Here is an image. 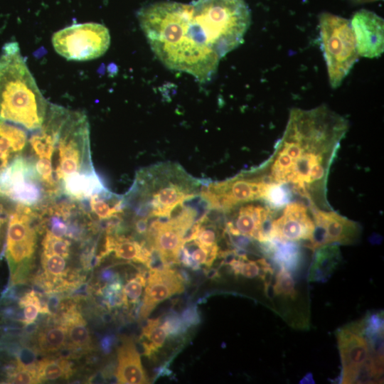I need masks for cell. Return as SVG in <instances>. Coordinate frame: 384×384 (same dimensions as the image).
<instances>
[{"mask_svg": "<svg viewBox=\"0 0 384 384\" xmlns=\"http://www.w3.org/2000/svg\"><path fill=\"white\" fill-rule=\"evenodd\" d=\"M272 183L257 168L233 178L210 184L202 192V197L211 208L229 211L242 203L260 199L265 201Z\"/></svg>", "mask_w": 384, "mask_h": 384, "instance_id": "30bf717a", "label": "cell"}, {"mask_svg": "<svg viewBox=\"0 0 384 384\" xmlns=\"http://www.w3.org/2000/svg\"><path fill=\"white\" fill-rule=\"evenodd\" d=\"M41 233L43 234L41 241V253L55 254L65 259L70 257L72 247L70 240L73 239L67 236H57L41 225Z\"/></svg>", "mask_w": 384, "mask_h": 384, "instance_id": "4316f807", "label": "cell"}, {"mask_svg": "<svg viewBox=\"0 0 384 384\" xmlns=\"http://www.w3.org/2000/svg\"><path fill=\"white\" fill-rule=\"evenodd\" d=\"M146 282V279L141 273L129 279L122 289L123 303L126 305L136 303L142 294Z\"/></svg>", "mask_w": 384, "mask_h": 384, "instance_id": "f1b7e54d", "label": "cell"}, {"mask_svg": "<svg viewBox=\"0 0 384 384\" xmlns=\"http://www.w3.org/2000/svg\"><path fill=\"white\" fill-rule=\"evenodd\" d=\"M81 202L95 223L107 221L124 212V197L114 194L107 188Z\"/></svg>", "mask_w": 384, "mask_h": 384, "instance_id": "44dd1931", "label": "cell"}, {"mask_svg": "<svg viewBox=\"0 0 384 384\" xmlns=\"http://www.w3.org/2000/svg\"><path fill=\"white\" fill-rule=\"evenodd\" d=\"M185 232L171 220H157L149 229V240L152 247L157 251L165 265L177 262L180 251L184 245L183 238Z\"/></svg>", "mask_w": 384, "mask_h": 384, "instance_id": "e0dca14e", "label": "cell"}, {"mask_svg": "<svg viewBox=\"0 0 384 384\" xmlns=\"http://www.w3.org/2000/svg\"><path fill=\"white\" fill-rule=\"evenodd\" d=\"M48 105L18 43H5L0 54V119L32 132L41 127Z\"/></svg>", "mask_w": 384, "mask_h": 384, "instance_id": "277c9868", "label": "cell"}, {"mask_svg": "<svg viewBox=\"0 0 384 384\" xmlns=\"http://www.w3.org/2000/svg\"><path fill=\"white\" fill-rule=\"evenodd\" d=\"M191 4L193 23L220 58L242 43L251 21L245 0H196Z\"/></svg>", "mask_w": 384, "mask_h": 384, "instance_id": "8992f818", "label": "cell"}, {"mask_svg": "<svg viewBox=\"0 0 384 384\" xmlns=\"http://www.w3.org/2000/svg\"><path fill=\"white\" fill-rule=\"evenodd\" d=\"M354 3L361 4V3H367V2H371L378 0H351Z\"/></svg>", "mask_w": 384, "mask_h": 384, "instance_id": "836d02e7", "label": "cell"}, {"mask_svg": "<svg viewBox=\"0 0 384 384\" xmlns=\"http://www.w3.org/2000/svg\"><path fill=\"white\" fill-rule=\"evenodd\" d=\"M319 28L330 84L336 88L358 60L355 36L348 19L328 12L319 15Z\"/></svg>", "mask_w": 384, "mask_h": 384, "instance_id": "ba28073f", "label": "cell"}, {"mask_svg": "<svg viewBox=\"0 0 384 384\" xmlns=\"http://www.w3.org/2000/svg\"><path fill=\"white\" fill-rule=\"evenodd\" d=\"M167 335L164 324L159 319L148 320L141 336L144 355L150 357L156 353L164 345Z\"/></svg>", "mask_w": 384, "mask_h": 384, "instance_id": "484cf974", "label": "cell"}, {"mask_svg": "<svg viewBox=\"0 0 384 384\" xmlns=\"http://www.w3.org/2000/svg\"><path fill=\"white\" fill-rule=\"evenodd\" d=\"M314 230L310 208L301 202H292L272 220L269 241L306 243L311 238Z\"/></svg>", "mask_w": 384, "mask_h": 384, "instance_id": "5bb4252c", "label": "cell"}, {"mask_svg": "<svg viewBox=\"0 0 384 384\" xmlns=\"http://www.w3.org/2000/svg\"><path fill=\"white\" fill-rule=\"evenodd\" d=\"M135 231L139 234L146 233L147 218H139L134 222Z\"/></svg>", "mask_w": 384, "mask_h": 384, "instance_id": "1f68e13d", "label": "cell"}, {"mask_svg": "<svg viewBox=\"0 0 384 384\" xmlns=\"http://www.w3.org/2000/svg\"><path fill=\"white\" fill-rule=\"evenodd\" d=\"M348 127L347 120L326 105L293 108L272 156L260 169L267 181L305 198L310 207L328 208L327 178Z\"/></svg>", "mask_w": 384, "mask_h": 384, "instance_id": "6da1fadb", "label": "cell"}, {"mask_svg": "<svg viewBox=\"0 0 384 384\" xmlns=\"http://www.w3.org/2000/svg\"><path fill=\"white\" fill-rule=\"evenodd\" d=\"M341 361L342 383H375L383 375V328L366 324L363 319L336 331Z\"/></svg>", "mask_w": 384, "mask_h": 384, "instance_id": "5b68a950", "label": "cell"}, {"mask_svg": "<svg viewBox=\"0 0 384 384\" xmlns=\"http://www.w3.org/2000/svg\"><path fill=\"white\" fill-rule=\"evenodd\" d=\"M273 290L279 296H283L292 299L295 298V282L289 271L280 267L279 271L276 275Z\"/></svg>", "mask_w": 384, "mask_h": 384, "instance_id": "83f0119b", "label": "cell"}, {"mask_svg": "<svg viewBox=\"0 0 384 384\" xmlns=\"http://www.w3.org/2000/svg\"><path fill=\"white\" fill-rule=\"evenodd\" d=\"M67 338V327L62 322L46 326L37 334V351L44 355L58 353L65 346Z\"/></svg>", "mask_w": 384, "mask_h": 384, "instance_id": "cb8c5ba5", "label": "cell"}, {"mask_svg": "<svg viewBox=\"0 0 384 384\" xmlns=\"http://www.w3.org/2000/svg\"><path fill=\"white\" fill-rule=\"evenodd\" d=\"M314 223L311 238L305 246L313 251L328 245H351L361 233L360 225L335 211L310 207Z\"/></svg>", "mask_w": 384, "mask_h": 384, "instance_id": "7c38bea8", "label": "cell"}, {"mask_svg": "<svg viewBox=\"0 0 384 384\" xmlns=\"http://www.w3.org/2000/svg\"><path fill=\"white\" fill-rule=\"evenodd\" d=\"M236 209L233 218L226 223V230L230 234L252 238L262 243L269 241L272 223L278 210L267 203L251 202L242 203Z\"/></svg>", "mask_w": 384, "mask_h": 384, "instance_id": "4fadbf2b", "label": "cell"}, {"mask_svg": "<svg viewBox=\"0 0 384 384\" xmlns=\"http://www.w3.org/2000/svg\"><path fill=\"white\" fill-rule=\"evenodd\" d=\"M183 280L175 270L165 267L151 269L146 279L144 297L141 306L142 319L146 318L156 306L170 297L181 293Z\"/></svg>", "mask_w": 384, "mask_h": 384, "instance_id": "2e32d148", "label": "cell"}, {"mask_svg": "<svg viewBox=\"0 0 384 384\" xmlns=\"http://www.w3.org/2000/svg\"><path fill=\"white\" fill-rule=\"evenodd\" d=\"M112 252L119 259L142 262L147 267L151 257V252L137 241L124 236L107 235L97 261Z\"/></svg>", "mask_w": 384, "mask_h": 384, "instance_id": "ffe728a7", "label": "cell"}, {"mask_svg": "<svg viewBox=\"0 0 384 384\" xmlns=\"http://www.w3.org/2000/svg\"><path fill=\"white\" fill-rule=\"evenodd\" d=\"M52 44L68 60L86 61L104 55L110 45L109 30L94 22L78 23L53 33Z\"/></svg>", "mask_w": 384, "mask_h": 384, "instance_id": "9c48e42d", "label": "cell"}, {"mask_svg": "<svg viewBox=\"0 0 384 384\" xmlns=\"http://www.w3.org/2000/svg\"><path fill=\"white\" fill-rule=\"evenodd\" d=\"M14 204L15 203L9 198L0 203V257L5 247L4 240H6L9 216Z\"/></svg>", "mask_w": 384, "mask_h": 384, "instance_id": "f546056e", "label": "cell"}, {"mask_svg": "<svg viewBox=\"0 0 384 384\" xmlns=\"http://www.w3.org/2000/svg\"><path fill=\"white\" fill-rule=\"evenodd\" d=\"M203 220V217H202ZM219 233L213 225H203L201 223L198 235L195 240L206 247H212L217 244Z\"/></svg>", "mask_w": 384, "mask_h": 384, "instance_id": "4dcf8cb0", "label": "cell"}, {"mask_svg": "<svg viewBox=\"0 0 384 384\" xmlns=\"http://www.w3.org/2000/svg\"><path fill=\"white\" fill-rule=\"evenodd\" d=\"M43 124L53 139L50 164L60 197L82 188L97 174L91 159L90 124L84 112L50 102Z\"/></svg>", "mask_w": 384, "mask_h": 384, "instance_id": "3957f363", "label": "cell"}, {"mask_svg": "<svg viewBox=\"0 0 384 384\" xmlns=\"http://www.w3.org/2000/svg\"><path fill=\"white\" fill-rule=\"evenodd\" d=\"M41 234L38 206L15 203L7 224L5 256L10 272V287L26 282Z\"/></svg>", "mask_w": 384, "mask_h": 384, "instance_id": "52a82bcc", "label": "cell"}, {"mask_svg": "<svg viewBox=\"0 0 384 384\" xmlns=\"http://www.w3.org/2000/svg\"><path fill=\"white\" fill-rule=\"evenodd\" d=\"M112 338L110 336L105 337L101 342V346L102 349L105 352L107 353L110 351V348L112 346Z\"/></svg>", "mask_w": 384, "mask_h": 384, "instance_id": "d6a6232c", "label": "cell"}, {"mask_svg": "<svg viewBox=\"0 0 384 384\" xmlns=\"http://www.w3.org/2000/svg\"><path fill=\"white\" fill-rule=\"evenodd\" d=\"M358 53L366 58L380 56L384 48V21L373 11L361 9L351 22Z\"/></svg>", "mask_w": 384, "mask_h": 384, "instance_id": "9a60e30c", "label": "cell"}, {"mask_svg": "<svg viewBox=\"0 0 384 384\" xmlns=\"http://www.w3.org/2000/svg\"><path fill=\"white\" fill-rule=\"evenodd\" d=\"M309 273V282H326L341 262L338 245H328L316 250Z\"/></svg>", "mask_w": 384, "mask_h": 384, "instance_id": "603a6c76", "label": "cell"}, {"mask_svg": "<svg viewBox=\"0 0 384 384\" xmlns=\"http://www.w3.org/2000/svg\"><path fill=\"white\" fill-rule=\"evenodd\" d=\"M39 383L67 379L73 373L72 363L65 358H44L36 363Z\"/></svg>", "mask_w": 384, "mask_h": 384, "instance_id": "d4e9b609", "label": "cell"}, {"mask_svg": "<svg viewBox=\"0 0 384 384\" xmlns=\"http://www.w3.org/2000/svg\"><path fill=\"white\" fill-rule=\"evenodd\" d=\"M116 378L119 383H147L139 353L132 338L124 337L117 350Z\"/></svg>", "mask_w": 384, "mask_h": 384, "instance_id": "ac0fdd59", "label": "cell"}, {"mask_svg": "<svg viewBox=\"0 0 384 384\" xmlns=\"http://www.w3.org/2000/svg\"><path fill=\"white\" fill-rule=\"evenodd\" d=\"M0 191L15 203L28 206L48 200L32 161L24 153L0 175Z\"/></svg>", "mask_w": 384, "mask_h": 384, "instance_id": "8fae6325", "label": "cell"}, {"mask_svg": "<svg viewBox=\"0 0 384 384\" xmlns=\"http://www.w3.org/2000/svg\"><path fill=\"white\" fill-rule=\"evenodd\" d=\"M28 142L26 129L0 119V175L24 153Z\"/></svg>", "mask_w": 384, "mask_h": 384, "instance_id": "d6986e66", "label": "cell"}, {"mask_svg": "<svg viewBox=\"0 0 384 384\" xmlns=\"http://www.w3.org/2000/svg\"><path fill=\"white\" fill-rule=\"evenodd\" d=\"M61 322L67 327L68 338L72 348L81 351H88L92 348L87 323L75 306H70L63 314Z\"/></svg>", "mask_w": 384, "mask_h": 384, "instance_id": "7402d4cb", "label": "cell"}, {"mask_svg": "<svg viewBox=\"0 0 384 384\" xmlns=\"http://www.w3.org/2000/svg\"><path fill=\"white\" fill-rule=\"evenodd\" d=\"M191 14V4L164 1L141 8L137 16L152 51L165 66L206 83L215 75L220 58L207 44Z\"/></svg>", "mask_w": 384, "mask_h": 384, "instance_id": "7a4b0ae2", "label": "cell"}]
</instances>
